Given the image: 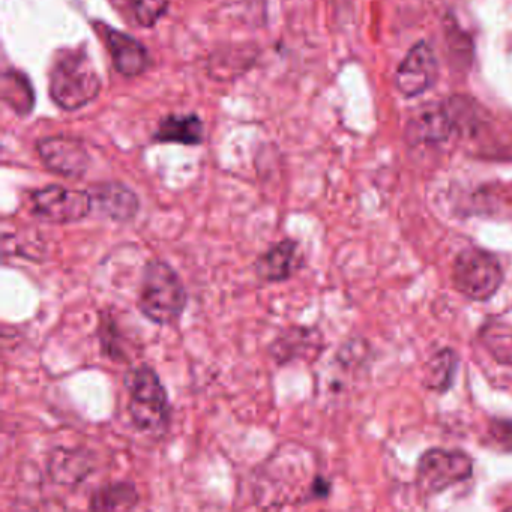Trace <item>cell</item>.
Masks as SVG:
<instances>
[{"mask_svg": "<svg viewBox=\"0 0 512 512\" xmlns=\"http://www.w3.org/2000/svg\"><path fill=\"white\" fill-rule=\"evenodd\" d=\"M187 305V289L173 266L161 259L149 260L137 296L140 313L155 325L172 326L184 316Z\"/></svg>", "mask_w": 512, "mask_h": 512, "instance_id": "obj_1", "label": "cell"}, {"mask_svg": "<svg viewBox=\"0 0 512 512\" xmlns=\"http://www.w3.org/2000/svg\"><path fill=\"white\" fill-rule=\"evenodd\" d=\"M101 79L85 50H62L50 71V95L64 110H79L100 95Z\"/></svg>", "mask_w": 512, "mask_h": 512, "instance_id": "obj_2", "label": "cell"}, {"mask_svg": "<svg viewBox=\"0 0 512 512\" xmlns=\"http://www.w3.org/2000/svg\"><path fill=\"white\" fill-rule=\"evenodd\" d=\"M128 412L137 430L148 434L166 433L170 425L169 395L157 371L148 364L133 368L127 376Z\"/></svg>", "mask_w": 512, "mask_h": 512, "instance_id": "obj_3", "label": "cell"}, {"mask_svg": "<svg viewBox=\"0 0 512 512\" xmlns=\"http://www.w3.org/2000/svg\"><path fill=\"white\" fill-rule=\"evenodd\" d=\"M503 281L502 266L490 251L467 248L455 257L452 283L470 301L484 302L496 295Z\"/></svg>", "mask_w": 512, "mask_h": 512, "instance_id": "obj_4", "label": "cell"}, {"mask_svg": "<svg viewBox=\"0 0 512 512\" xmlns=\"http://www.w3.org/2000/svg\"><path fill=\"white\" fill-rule=\"evenodd\" d=\"M35 217L50 224H73L85 220L94 208L89 191L73 190L62 185H49L31 197Z\"/></svg>", "mask_w": 512, "mask_h": 512, "instance_id": "obj_5", "label": "cell"}, {"mask_svg": "<svg viewBox=\"0 0 512 512\" xmlns=\"http://www.w3.org/2000/svg\"><path fill=\"white\" fill-rule=\"evenodd\" d=\"M472 473V460L464 452L431 449L419 460L418 484L427 493H439L451 485L466 481Z\"/></svg>", "mask_w": 512, "mask_h": 512, "instance_id": "obj_6", "label": "cell"}, {"mask_svg": "<svg viewBox=\"0 0 512 512\" xmlns=\"http://www.w3.org/2000/svg\"><path fill=\"white\" fill-rule=\"evenodd\" d=\"M38 154L50 172L68 179H80L91 166L85 146L73 137H47L37 145Z\"/></svg>", "mask_w": 512, "mask_h": 512, "instance_id": "obj_7", "label": "cell"}, {"mask_svg": "<svg viewBox=\"0 0 512 512\" xmlns=\"http://www.w3.org/2000/svg\"><path fill=\"white\" fill-rule=\"evenodd\" d=\"M437 76H439V64H437L434 50L431 49L430 44L421 41L409 50L398 67L395 85L406 97H418L434 85Z\"/></svg>", "mask_w": 512, "mask_h": 512, "instance_id": "obj_8", "label": "cell"}, {"mask_svg": "<svg viewBox=\"0 0 512 512\" xmlns=\"http://www.w3.org/2000/svg\"><path fill=\"white\" fill-rule=\"evenodd\" d=\"M457 133L448 106L428 103L413 109L407 121L406 136L410 142L440 145Z\"/></svg>", "mask_w": 512, "mask_h": 512, "instance_id": "obj_9", "label": "cell"}, {"mask_svg": "<svg viewBox=\"0 0 512 512\" xmlns=\"http://www.w3.org/2000/svg\"><path fill=\"white\" fill-rule=\"evenodd\" d=\"M104 41L118 73L125 77H137L151 67L148 50L140 41L125 32L103 26Z\"/></svg>", "mask_w": 512, "mask_h": 512, "instance_id": "obj_10", "label": "cell"}, {"mask_svg": "<svg viewBox=\"0 0 512 512\" xmlns=\"http://www.w3.org/2000/svg\"><path fill=\"white\" fill-rule=\"evenodd\" d=\"M302 266L301 248L293 239H283L260 254L254 263L257 277L265 283H283Z\"/></svg>", "mask_w": 512, "mask_h": 512, "instance_id": "obj_11", "label": "cell"}, {"mask_svg": "<svg viewBox=\"0 0 512 512\" xmlns=\"http://www.w3.org/2000/svg\"><path fill=\"white\" fill-rule=\"evenodd\" d=\"M103 215L118 223L134 220L140 211V200L133 190L119 182H106L89 191Z\"/></svg>", "mask_w": 512, "mask_h": 512, "instance_id": "obj_12", "label": "cell"}, {"mask_svg": "<svg viewBox=\"0 0 512 512\" xmlns=\"http://www.w3.org/2000/svg\"><path fill=\"white\" fill-rule=\"evenodd\" d=\"M136 485L118 481L103 485L92 494L89 509L92 511H131L139 505Z\"/></svg>", "mask_w": 512, "mask_h": 512, "instance_id": "obj_13", "label": "cell"}, {"mask_svg": "<svg viewBox=\"0 0 512 512\" xmlns=\"http://www.w3.org/2000/svg\"><path fill=\"white\" fill-rule=\"evenodd\" d=\"M155 139L163 143L194 146L203 142V124L197 115H172L161 121Z\"/></svg>", "mask_w": 512, "mask_h": 512, "instance_id": "obj_14", "label": "cell"}, {"mask_svg": "<svg viewBox=\"0 0 512 512\" xmlns=\"http://www.w3.org/2000/svg\"><path fill=\"white\" fill-rule=\"evenodd\" d=\"M2 97L19 115H28L34 109L35 95L31 83L19 71H7L2 77Z\"/></svg>", "mask_w": 512, "mask_h": 512, "instance_id": "obj_15", "label": "cell"}, {"mask_svg": "<svg viewBox=\"0 0 512 512\" xmlns=\"http://www.w3.org/2000/svg\"><path fill=\"white\" fill-rule=\"evenodd\" d=\"M311 346H314L313 331L304 328H292L281 334L272 343V358L278 364H286L292 359L299 358Z\"/></svg>", "mask_w": 512, "mask_h": 512, "instance_id": "obj_16", "label": "cell"}, {"mask_svg": "<svg viewBox=\"0 0 512 512\" xmlns=\"http://www.w3.org/2000/svg\"><path fill=\"white\" fill-rule=\"evenodd\" d=\"M455 367H457V358L451 350H443V352L437 353L428 365V388L446 391L451 385Z\"/></svg>", "mask_w": 512, "mask_h": 512, "instance_id": "obj_17", "label": "cell"}, {"mask_svg": "<svg viewBox=\"0 0 512 512\" xmlns=\"http://www.w3.org/2000/svg\"><path fill=\"white\" fill-rule=\"evenodd\" d=\"M485 347L500 364L512 365V328L503 325L488 326L484 332Z\"/></svg>", "mask_w": 512, "mask_h": 512, "instance_id": "obj_18", "label": "cell"}, {"mask_svg": "<svg viewBox=\"0 0 512 512\" xmlns=\"http://www.w3.org/2000/svg\"><path fill=\"white\" fill-rule=\"evenodd\" d=\"M131 8L137 23L151 28L166 13L167 0H131Z\"/></svg>", "mask_w": 512, "mask_h": 512, "instance_id": "obj_19", "label": "cell"}, {"mask_svg": "<svg viewBox=\"0 0 512 512\" xmlns=\"http://www.w3.org/2000/svg\"><path fill=\"white\" fill-rule=\"evenodd\" d=\"M116 325L112 322V320H103L100 328V338H101V346H103L104 353H106L107 358L116 359V361H121L124 358V352H122V347L119 346V338L116 335Z\"/></svg>", "mask_w": 512, "mask_h": 512, "instance_id": "obj_20", "label": "cell"}, {"mask_svg": "<svg viewBox=\"0 0 512 512\" xmlns=\"http://www.w3.org/2000/svg\"><path fill=\"white\" fill-rule=\"evenodd\" d=\"M490 437L497 448L512 451V419H497L491 424Z\"/></svg>", "mask_w": 512, "mask_h": 512, "instance_id": "obj_21", "label": "cell"}]
</instances>
